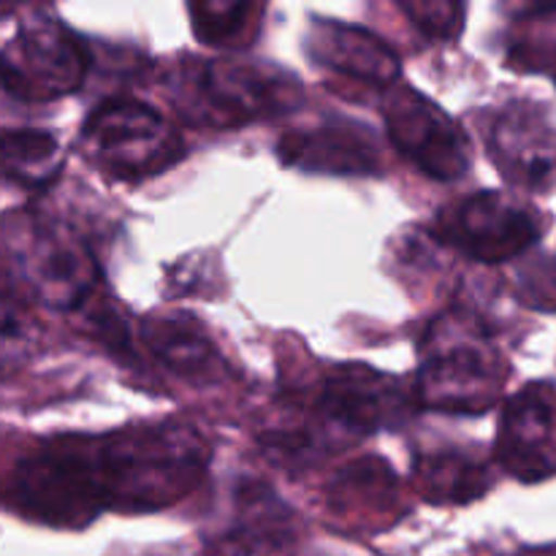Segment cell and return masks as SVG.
<instances>
[{"label":"cell","mask_w":556,"mask_h":556,"mask_svg":"<svg viewBox=\"0 0 556 556\" xmlns=\"http://www.w3.org/2000/svg\"><path fill=\"white\" fill-rule=\"evenodd\" d=\"M5 248L16 250L20 277L49 307L76 309L92 296L98 269L90 253L74 239L47 226L20 223V239L5 237Z\"/></svg>","instance_id":"obj_10"},{"label":"cell","mask_w":556,"mask_h":556,"mask_svg":"<svg viewBox=\"0 0 556 556\" xmlns=\"http://www.w3.org/2000/svg\"><path fill=\"white\" fill-rule=\"evenodd\" d=\"M277 155L286 166L307 174L364 177L380 168V150L358 123H326L288 130L277 141Z\"/></svg>","instance_id":"obj_13"},{"label":"cell","mask_w":556,"mask_h":556,"mask_svg":"<svg viewBox=\"0 0 556 556\" xmlns=\"http://www.w3.org/2000/svg\"><path fill=\"white\" fill-rule=\"evenodd\" d=\"M81 147L109 179L141 182L182 161L185 141L157 109L139 98L114 96L98 103L81 125Z\"/></svg>","instance_id":"obj_5"},{"label":"cell","mask_w":556,"mask_h":556,"mask_svg":"<svg viewBox=\"0 0 556 556\" xmlns=\"http://www.w3.org/2000/svg\"><path fill=\"white\" fill-rule=\"evenodd\" d=\"M210 443L188 424L125 427L96 438V467L106 510L150 514L179 503L199 486Z\"/></svg>","instance_id":"obj_1"},{"label":"cell","mask_w":556,"mask_h":556,"mask_svg":"<svg viewBox=\"0 0 556 556\" xmlns=\"http://www.w3.org/2000/svg\"><path fill=\"white\" fill-rule=\"evenodd\" d=\"M179 114L201 128H237L293 112L304 90L288 71L250 60H190L172 79Z\"/></svg>","instance_id":"obj_4"},{"label":"cell","mask_w":556,"mask_h":556,"mask_svg":"<svg viewBox=\"0 0 556 556\" xmlns=\"http://www.w3.org/2000/svg\"><path fill=\"white\" fill-rule=\"evenodd\" d=\"M389 139L407 161L438 182L465 177L472 163L470 139L445 109L416 87L394 85L380 103Z\"/></svg>","instance_id":"obj_8"},{"label":"cell","mask_w":556,"mask_h":556,"mask_svg":"<svg viewBox=\"0 0 556 556\" xmlns=\"http://www.w3.org/2000/svg\"><path fill=\"white\" fill-rule=\"evenodd\" d=\"M543 220L530 204L497 190L470 193L443 206L438 237L481 264H508L535 248Z\"/></svg>","instance_id":"obj_7"},{"label":"cell","mask_w":556,"mask_h":556,"mask_svg":"<svg viewBox=\"0 0 556 556\" xmlns=\"http://www.w3.org/2000/svg\"><path fill=\"white\" fill-rule=\"evenodd\" d=\"M65 155L49 130L9 128L3 134V174L20 188L41 190L63 172Z\"/></svg>","instance_id":"obj_17"},{"label":"cell","mask_w":556,"mask_h":556,"mask_svg":"<svg viewBox=\"0 0 556 556\" xmlns=\"http://www.w3.org/2000/svg\"><path fill=\"white\" fill-rule=\"evenodd\" d=\"M193 36L206 47H248L258 30L264 5L231 3V0H201L188 5Z\"/></svg>","instance_id":"obj_18"},{"label":"cell","mask_w":556,"mask_h":556,"mask_svg":"<svg viewBox=\"0 0 556 556\" xmlns=\"http://www.w3.org/2000/svg\"><path fill=\"white\" fill-rule=\"evenodd\" d=\"M416 476L429 503L440 505L472 503V500L483 497L492 486L486 465L456 448L418 456Z\"/></svg>","instance_id":"obj_16"},{"label":"cell","mask_w":556,"mask_h":556,"mask_svg":"<svg viewBox=\"0 0 556 556\" xmlns=\"http://www.w3.org/2000/svg\"><path fill=\"white\" fill-rule=\"evenodd\" d=\"M486 147L516 188L548 190L556 182V119L543 103L514 101L500 109L489 123Z\"/></svg>","instance_id":"obj_11"},{"label":"cell","mask_w":556,"mask_h":556,"mask_svg":"<svg viewBox=\"0 0 556 556\" xmlns=\"http://www.w3.org/2000/svg\"><path fill=\"white\" fill-rule=\"evenodd\" d=\"M508 375L486 326L459 309L429 329L413 400L438 413L483 416L500 402Z\"/></svg>","instance_id":"obj_3"},{"label":"cell","mask_w":556,"mask_h":556,"mask_svg":"<svg viewBox=\"0 0 556 556\" xmlns=\"http://www.w3.org/2000/svg\"><path fill=\"white\" fill-rule=\"evenodd\" d=\"M141 340L161 367L188 383H217L226 375V364H223L215 342L206 337L199 320L188 318V315L174 313L147 318L141 326Z\"/></svg>","instance_id":"obj_15"},{"label":"cell","mask_w":556,"mask_h":556,"mask_svg":"<svg viewBox=\"0 0 556 556\" xmlns=\"http://www.w3.org/2000/svg\"><path fill=\"white\" fill-rule=\"evenodd\" d=\"M85 41L52 9H27L0 54L3 87L20 101H58L81 87L87 74Z\"/></svg>","instance_id":"obj_6"},{"label":"cell","mask_w":556,"mask_h":556,"mask_svg":"<svg viewBox=\"0 0 556 556\" xmlns=\"http://www.w3.org/2000/svg\"><path fill=\"white\" fill-rule=\"evenodd\" d=\"M394 470L380 459H358L348 465L340 476L334 478L329 489V497L334 508H348V505H367L369 500H378L386 505L394 500Z\"/></svg>","instance_id":"obj_19"},{"label":"cell","mask_w":556,"mask_h":556,"mask_svg":"<svg viewBox=\"0 0 556 556\" xmlns=\"http://www.w3.org/2000/svg\"><path fill=\"white\" fill-rule=\"evenodd\" d=\"M5 508L33 525L81 530L106 510L96 467V438L60 434L16 459L5 478Z\"/></svg>","instance_id":"obj_2"},{"label":"cell","mask_w":556,"mask_h":556,"mask_svg":"<svg viewBox=\"0 0 556 556\" xmlns=\"http://www.w3.org/2000/svg\"><path fill=\"white\" fill-rule=\"evenodd\" d=\"M494 459L508 476L525 483L556 476V391L552 386L530 383L505 402Z\"/></svg>","instance_id":"obj_12"},{"label":"cell","mask_w":556,"mask_h":556,"mask_svg":"<svg viewBox=\"0 0 556 556\" xmlns=\"http://www.w3.org/2000/svg\"><path fill=\"white\" fill-rule=\"evenodd\" d=\"M396 9L410 20V25L429 41H454L465 27L467 9L462 3L445 0H402Z\"/></svg>","instance_id":"obj_20"},{"label":"cell","mask_w":556,"mask_h":556,"mask_svg":"<svg viewBox=\"0 0 556 556\" xmlns=\"http://www.w3.org/2000/svg\"><path fill=\"white\" fill-rule=\"evenodd\" d=\"M407 410L410 396L400 380L362 364L329 369L313 396L315 416L356 438L396 427Z\"/></svg>","instance_id":"obj_9"},{"label":"cell","mask_w":556,"mask_h":556,"mask_svg":"<svg viewBox=\"0 0 556 556\" xmlns=\"http://www.w3.org/2000/svg\"><path fill=\"white\" fill-rule=\"evenodd\" d=\"M307 52L320 68L383 90L394 87L402 74L400 58L378 33L345 22L315 20L307 33Z\"/></svg>","instance_id":"obj_14"}]
</instances>
